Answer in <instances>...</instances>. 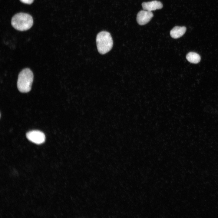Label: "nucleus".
Listing matches in <instances>:
<instances>
[{"label":"nucleus","mask_w":218,"mask_h":218,"mask_svg":"<svg viewBox=\"0 0 218 218\" xmlns=\"http://www.w3.org/2000/svg\"><path fill=\"white\" fill-rule=\"evenodd\" d=\"M12 26L16 29L24 31L29 29L33 24L32 16L27 13H19L15 15L11 20Z\"/></svg>","instance_id":"1"},{"label":"nucleus","mask_w":218,"mask_h":218,"mask_svg":"<svg viewBox=\"0 0 218 218\" xmlns=\"http://www.w3.org/2000/svg\"><path fill=\"white\" fill-rule=\"evenodd\" d=\"M33 80V74L31 70L28 68L23 69L19 73L17 82V88L22 93H27L31 89Z\"/></svg>","instance_id":"2"},{"label":"nucleus","mask_w":218,"mask_h":218,"mask_svg":"<svg viewBox=\"0 0 218 218\" xmlns=\"http://www.w3.org/2000/svg\"><path fill=\"white\" fill-rule=\"evenodd\" d=\"M96 42L98 51L101 54L109 52L113 45L111 36L109 33L106 31H101L97 35Z\"/></svg>","instance_id":"3"},{"label":"nucleus","mask_w":218,"mask_h":218,"mask_svg":"<svg viewBox=\"0 0 218 218\" xmlns=\"http://www.w3.org/2000/svg\"><path fill=\"white\" fill-rule=\"evenodd\" d=\"M26 136L29 141L37 144L43 143L45 140L44 133L38 130H33L28 132Z\"/></svg>","instance_id":"4"},{"label":"nucleus","mask_w":218,"mask_h":218,"mask_svg":"<svg viewBox=\"0 0 218 218\" xmlns=\"http://www.w3.org/2000/svg\"><path fill=\"white\" fill-rule=\"evenodd\" d=\"M153 16L151 12L146 10H141L137 14V21L140 25H144L147 23Z\"/></svg>","instance_id":"5"},{"label":"nucleus","mask_w":218,"mask_h":218,"mask_svg":"<svg viewBox=\"0 0 218 218\" xmlns=\"http://www.w3.org/2000/svg\"><path fill=\"white\" fill-rule=\"evenodd\" d=\"M142 6L144 10L150 12L161 9L163 6L160 2L157 0L144 2L142 4Z\"/></svg>","instance_id":"6"},{"label":"nucleus","mask_w":218,"mask_h":218,"mask_svg":"<svg viewBox=\"0 0 218 218\" xmlns=\"http://www.w3.org/2000/svg\"><path fill=\"white\" fill-rule=\"evenodd\" d=\"M186 30V28L185 26H176L170 31V34L172 38H178L182 36Z\"/></svg>","instance_id":"7"},{"label":"nucleus","mask_w":218,"mask_h":218,"mask_svg":"<svg viewBox=\"0 0 218 218\" xmlns=\"http://www.w3.org/2000/svg\"><path fill=\"white\" fill-rule=\"evenodd\" d=\"M186 57L188 61L192 63H198L200 60V55L194 52H189L187 54Z\"/></svg>","instance_id":"8"},{"label":"nucleus","mask_w":218,"mask_h":218,"mask_svg":"<svg viewBox=\"0 0 218 218\" xmlns=\"http://www.w3.org/2000/svg\"><path fill=\"white\" fill-rule=\"evenodd\" d=\"M20 1L23 3L30 4L33 2L34 0H20Z\"/></svg>","instance_id":"9"}]
</instances>
